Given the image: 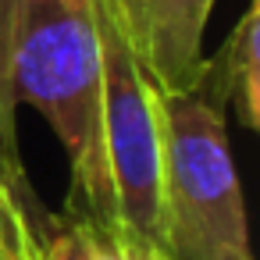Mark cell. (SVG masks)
Instances as JSON below:
<instances>
[{"label":"cell","mask_w":260,"mask_h":260,"mask_svg":"<svg viewBox=\"0 0 260 260\" xmlns=\"http://www.w3.org/2000/svg\"><path fill=\"white\" fill-rule=\"evenodd\" d=\"M4 75L11 104L36 107L68 157V210L121 232L104 146V61L93 0H4Z\"/></svg>","instance_id":"1"},{"label":"cell","mask_w":260,"mask_h":260,"mask_svg":"<svg viewBox=\"0 0 260 260\" xmlns=\"http://www.w3.org/2000/svg\"><path fill=\"white\" fill-rule=\"evenodd\" d=\"M168 260H253L228 111L207 93H160V221Z\"/></svg>","instance_id":"2"},{"label":"cell","mask_w":260,"mask_h":260,"mask_svg":"<svg viewBox=\"0 0 260 260\" xmlns=\"http://www.w3.org/2000/svg\"><path fill=\"white\" fill-rule=\"evenodd\" d=\"M104 61V146L118 228L157 246L160 221V93L139 68L111 0H93Z\"/></svg>","instance_id":"3"},{"label":"cell","mask_w":260,"mask_h":260,"mask_svg":"<svg viewBox=\"0 0 260 260\" xmlns=\"http://www.w3.org/2000/svg\"><path fill=\"white\" fill-rule=\"evenodd\" d=\"M125 40L157 93L178 96L203 82V32L214 0H111Z\"/></svg>","instance_id":"4"},{"label":"cell","mask_w":260,"mask_h":260,"mask_svg":"<svg viewBox=\"0 0 260 260\" xmlns=\"http://www.w3.org/2000/svg\"><path fill=\"white\" fill-rule=\"evenodd\" d=\"M260 8L256 0L242 11V18L235 22L232 36L221 43V50L214 57H207L203 68V82L196 89L214 93L224 111H232L246 128L260 125Z\"/></svg>","instance_id":"5"},{"label":"cell","mask_w":260,"mask_h":260,"mask_svg":"<svg viewBox=\"0 0 260 260\" xmlns=\"http://www.w3.org/2000/svg\"><path fill=\"white\" fill-rule=\"evenodd\" d=\"M40 260H125L121 232L75 214V210H36V221L29 217Z\"/></svg>","instance_id":"6"},{"label":"cell","mask_w":260,"mask_h":260,"mask_svg":"<svg viewBox=\"0 0 260 260\" xmlns=\"http://www.w3.org/2000/svg\"><path fill=\"white\" fill-rule=\"evenodd\" d=\"M15 104L8 93V75H4V0H0V178L11 185V192L25 203V210L36 207V196L25 182L22 157H18V125H15Z\"/></svg>","instance_id":"7"},{"label":"cell","mask_w":260,"mask_h":260,"mask_svg":"<svg viewBox=\"0 0 260 260\" xmlns=\"http://www.w3.org/2000/svg\"><path fill=\"white\" fill-rule=\"evenodd\" d=\"M0 260H40L25 203L0 178Z\"/></svg>","instance_id":"8"},{"label":"cell","mask_w":260,"mask_h":260,"mask_svg":"<svg viewBox=\"0 0 260 260\" xmlns=\"http://www.w3.org/2000/svg\"><path fill=\"white\" fill-rule=\"evenodd\" d=\"M121 246H125V260H168L160 246L136 239V235H125V232H121Z\"/></svg>","instance_id":"9"},{"label":"cell","mask_w":260,"mask_h":260,"mask_svg":"<svg viewBox=\"0 0 260 260\" xmlns=\"http://www.w3.org/2000/svg\"><path fill=\"white\" fill-rule=\"evenodd\" d=\"M36 253H40V249H36Z\"/></svg>","instance_id":"10"}]
</instances>
